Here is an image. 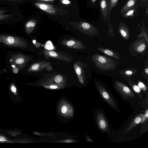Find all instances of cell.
<instances>
[{"label":"cell","instance_id":"14","mask_svg":"<svg viewBox=\"0 0 148 148\" xmlns=\"http://www.w3.org/2000/svg\"><path fill=\"white\" fill-rule=\"evenodd\" d=\"M139 5L138 4L135 7L122 14V17L124 18L130 19L135 18L138 14V9Z\"/></svg>","mask_w":148,"mask_h":148},{"label":"cell","instance_id":"34","mask_svg":"<svg viewBox=\"0 0 148 148\" xmlns=\"http://www.w3.org/2000/svg\"><path fill=\"white\" fill-rule=\"evenodd\" d=\"M6 141V139L5 137L2 136H0V141Z\"/></svg>","mask_w":148,"mask_h":148},{"label":"cell","instance_id":"37","mask_svg":"<svg viewBox=\"0 0 148 148\" xmlns=\"http://www.w3.org/2000/svg\"><path fill=\"white\" fill-rule=\"evenodd\" d=\"M87 140L88 141L91 142H93V141L88 136L87 137Z\"/></svg>","mask_w":148,"mask_h":148},{"label":"cell","instance_id":"1","mask_svg":"<svg viewBox=\"0 0 148 148\" xmlns=\"http://www.w3.org/2000/svg\"><path fill=\"white\" fill-rule=\"evenodd\" d=\"M92 60L96 66L101 70H111L116 66L115 62L111 59L98 54L93 55Z\"/></svg>","mask_w":148,"mask_h":148},{"label":"cell","instance_id":"25","mask_svg":"<svg viewBox=\"0 0 148 148\" xmlns=\"http://www.w3.org/2000/svg\"><path fill=\"white\" fill-rule=\"evenodd\" d=\"M147 1L148 0H139V5L144 7L147 4Z\"/></svg>","mask_w":148,"mask_h":148},{"label":"cell","instance_id":"3","mask_svg":"<svg viewBox=\"0 0 148 148\" xmlns=\"http://www.w3.org/2000/svg\"><path fill=\"white\" fill-rule=\"evenodd\" d=\"M31 59L30 56L18 53L13 55L10 58V62L12 64V66L16 67L19 70L23 68Z\"/></svg>","mask_w":148,"mask_h":148},{"label":"cell","instance_id":"17","mask_svg":"<svg viewBox=\"0 0 148 148\" xmlns=\"http://www.w3.org/2000/svg\"><path fill=\"white\" fill-rule=\"evenodd\" d=\"M36 21L34 19L27 21L25 25V31L28 34H30L34 31L36 25Z\"/></svg>","mask_w":148,"mask_h":148},{"label":"cell","instance_id":"4","mask_svg":"<svg viewBox=\"0 0 148 148\" xmlns=\"http://www.w3.org/2000/svg\"><path fill=\"white\" fill-rule=\"evenodd\" d=\"M76 27L80 32L88 36L94 35L98 31L94 26L86 22H80L77 25Z\"/></svg>","mask_w":148,"mask_h":148},{"label":"cell","instance_id":"5","mask_svg":"<svg viewBox=\"0 0 148 148\" xmlns=\"http://www.w3.org/2000/svg\"><path fill=\"white\" fill-rule=\"evenodd\" d=\"M115 84L116 89L124 97L134 98L135 97L132 92L125 84L119 82H115Z\"/></svg>","mask_w":148,"mask_h":148},{"label":"cell","instance_id":"31","mask_svg":"<svg viewBox=\"0 0 148 148\" xmlns=\"http://www.w3.org/2000/svg\"><path fill=\"white\" fill-rule=\"evenodd\" d=\"M125 74L128 75H131L133 74V72L127 70L125 71Z\"/></svg>","mask_w":148,"mask_h":148},{"label":"cell","instance_id":"20","mask_svg":"<svg viewBox=\"0 0 148 148\" xmlns=\"http://www.w3.org/2000/svg\"><path fill=\"white\" fill-rule=\"evenodd\" d=\"M118 1V0H108L109 9L107 20H110L111 11L117 5Z\"/></svg>","mask_w":148,"mask_h":148},{"label":"cell","instance_id":"36","mask_svg":"<svg viewBox=\"0 0 148 148\" xmlns=\"http://www.w3.org/2000/svg\"><path fill=\"white\" fill-rule=\"evenodd\" d=\"M63 142L67 143H71L73 142V141L71 140H67L64 141Z\"/></svg>","mask_w":148,"mask_h":148},{"label":"cell","instance_id":"29","mask_svg":"<svg viewBox=\"0 0 148 148\" xmlns=\"http://www.w3.org/2000/svg\"><path fill=\"white\" fill-rule=\"evenodd\" d=\"M60 1L63 4L69 5L71 4L70 1L69 0H61Z\"/></svg>","mask_w":148,"mask_h":148},{"label":"cell","instance_id":"22","mask_svg":"<svg viewBox=\"0 0 148 148\" xmlns=\"http://www.w3.org/2000/svg\"><path fill=\"white\" fill-rule=\"evenodd\" d=\"M98 1L99 0H90V4L92 6V7L94 8H99L98 3Z\"/></svg>","mask_w":148,"mask_h":148},{"label":"cell","instance_id":"6","mask_svg":"<svg viewBox=\"0 0 148 148\" xmlns=\"http://www.w3.org/2000/svg\"><path fill=\"white\" fill-rule=\"evenodd\" d=\"M97 87L98 90L104 99L110 106L114 109H116V104L107 90L103 86L99 84H97Z\"/></svg>","mask_w":148,"mask_h":148},{"label":"cell","instance_id":"32","mask_svg":"<svg viewBox=\"0 0 148 148\" xmlns=\"http://www.w3.org/2000/svg\"><path fill=\"white\" fill-rule=\"evenodd\" d=\"M53 69L52 67L51 66V65H49L48 66L46 69L49 71H51Z\"/></svg>","mask_w":148,"mask_h":148},{"label":"cell","instance_id":"18","mask_svg":"<svg viewBox=\"0 0 148 148\" xmlns=\"http://www.w3.org/2000/svg\"><path fill=\"white\" fill-rule=\"evenodd\" d=\"M119 29L122 36L125 38H127L128 35L127 28L123 23L121 22L119 23Z\"/></svg>","mask_w":148,"mask_h":148},{"label":"cell","instance_id":"39","mask_svg":"<svg viewBox=\"0 0 148 148\" xmlns=\"http://www.w3.org/2000/svg\"><path fill=\"white\" fill-rule=\"evenodd\" d=\"M145 72L147 74H148V68H147L145 69Z\"/></svg>","mask_w":148,"mask_h":148},{"label":"cell","instance_id":"35","mask_svg":"<svg viewBox=\"0 0 148 148\" xmlns=\"http://www.w3.org/2000/svg\"><path fill=\"white\" fill-rule=\"evenodd\" d=\"M144 115L146 118L147 119L148 117V110L147 109Z\"/></svg>","mask_w":148,"mask_h":148},{"label":"cell","instance_id":"26","mask_svg":"<svg viewBox=\"0 0 148 148\" xmlns=\"http://www.w3.org/2000/svg\"><path fill=\"white\" fill-rule=\"evenodd\" d=\"M132 88L133 90L136 93H140L141 92L140 89L139 88L138 86L136 85H134L132 86Z\"/></svg>","mask_w":148,"mask_h":148},{"label":"cell","instance_id":"23","mask_svg":"<svg viewBox=\"0 0 148 148\" xmlns=\"http://www.w3.org/2000/svg\"><path fill=\"white\" fill-rule=\"evenodd\" d=\"M146 46L145 44H142L139 46L137 48L138 51L140 52L143 51L145 49Z\"/></svg>","mask_w":148,"mask_h":148},{"label":"cell","instance_id":"7","mask_svg":"<svg viewBox=\"0 0 148 148\" xmlns=\"http://www.w3.org/2000/svg\"><path fill=\"white\" fill-rule=\"evenodd\" d=\"M43 54L49 57L54 58L62 61L70 62L72 60L65 55L53 51L44 50L43 52Z\"/></svg>","mask_w":148,"mask_h":148},{"label":"cell","instance_id":"27","mask_svg":"<svg viewBox=\"0 0 148 148\" xmlns=\"http://www.w3.org/2000/svg\"><path fill=\"white\" fill-rule=\"evenodd\" d=\"M44 86L46 88L51 89H56L58 88V87L57 86L54 85H45Z\"/></svg>","mask_w":148,"mask_h":148},{"label":"cell","instance_id":"10","mask_svg":"<svg viewBox=\"0 0 148 148\" xmlns=\"http://www.w3.org/2000/svg\"><path fill=\"white\" fill-rule=\"evenodd\" d=\"M51 63L46 61H41L32 64L28 69L29 72L40 71L46 69L47 67L51 65Z\"/></svg>","mask_w":148,"mask_h":148},{"label":"cell","instance_id":"12","mask_svg":"<svg viewBox=\"0 0 148 148\" xmlns=\"http://www.w3.org/2000/svg\"><path fill=\"white\" fill-rule=\"evenodd\" d=\"M35 5L39 9L50 14H54L56 12V9L52 5L42 2H36Z\"/></svg>","mask_w":148,"mask_h":148},{"label":"cell","instance_id":"24","mask_svg":"<svg viewBox=\"0 0 148 148\" xmlns=\"http://www.w3.org/2000/svg\"><path fill=\"white\" fill-rule=\"evenodd\" d=\"M138 86L140 89L144 91H146L147 90V88L146 86L141 82H138Z\"/></svg>","mask_w":148,"mask_h":148},{"label":"cell","instance_id":"13","mask_svg":"<svg viewBox=\"0 0 148 148\" xmlns=\"http://www.w3.org/2000/svg\"><path fill=\"white\" fill-rule=\"evenodd\" d=\"M99 6L102 17L104 21H107L108 13V0H100Z\"/></svg>","mask_w":148,"mask_h":148},{"label":"cell","instance_id":"16","mask_svg":"<svg viewBox=\"0 0 148 148\" xmlns=\"http://www.w3.org/2000/svg\"><path fill=\"white\" fill-rule=\"evenodd\" d=\"M139 0H128L121 8L120 12L121 14L124 13L139 4Z\"/></svg>","mask_w":148,"mask_h":148},{"label":"cell","instance_id":"28","mask_svg":"<svg viewBox=\"0 0 148 148\" xmlns=\"http://www.w3.org/2000/svg\"><path fill=\"white\" fill-rule=\"evenodd\" d=\"M12 70L13 72L15 73H18L19 69L17 67L14 66H12Z\"/></svg>","mask_w":148,"mask_h":148},{"label":"cell","instance_id":"9","mask_svg":"<svg viewBox=\"0 0 148 148\" xmlns=\"http://www.w3.org/2000/svg\"><path fill=\"white\" fill-rule=\"evenodd\" d=\"M97 121L100 129L104 132H108L109 126L103 114L98 112L96 116Z\"/></svg>","mask_w":148,"mask_h":148},{"label":"cell","instance_id":"38","mask_svg":"<svg viewBox=\"0 0 148 148\" xmlns=\"http://www.w3.org/2000/svg\"><path fill=\"white\" fill-rule=\"evenodd\" d=\"M40 1H53L54 0H39Z\"/></svg>","mask_w":148,"mask_h":148},{"label":"cell","instance_id":"21","mask_svg":"<svg viewBox=\"0 0 148 148\" xmlns=\"http://www.w3.org/2000/svg\"><path fill=\"white\" fill-rule=\"evenodd\" d=\"M52 78L53 79L55 82L58 84L62 82L64 80L63 76L60 75H57L54 76Z\"/></svg>","mask_w":148,"mask_h":148},{"label":"cell","instance_id":"30","mask_svg":"<svg viewBox=\"0 0 148 148\" xmlns=\"http://www.w3.org/2000/svg\"><path fill=\"white\" fill-rule=\"evenodd\" d=\"M67 108L65 106H63L62 108L61 111L63 113H65L66 111Z\"/></svg>","mask_w":148,"mask_h":148},{"label":"cell","instance_id":"11","mask_svg":"<svg viewBox=\"0 0 148 148\" xmlns=\"http://www.w3.org/2000/svg\"><path fill=\"white\" fill-rule=\"evenodd\" d=\"M146 119V118L144 114H140L137 116L126 128L124 132V133H126L128 132L140 123H143Z\"/></svg>","mask_w":148,"mask_h":148},{"label":"cell","instance_id":"2","mask_svg":"<svg viewBox=\"0 0 148 148\" xmlns=\"http://www.w3.org/2000/svg\"><path fill=\"white\" fill-rule=\"evenodd\" d=\"M0 43L15 47L26 48L28 46L27 41L17 37L8 35H0Z\"/></svg>","mask_w":148,"mask_h":148},{"label":"cell","instance_id":"8","mask_svg":"<svg viewBox=\"0 0 148 148\" xmlns=\"http://www.w3.org/2000/svg\"><path fill=\"white\" fill-rule=\"evenodd\" d=\"M61 43L63 45L68 48L76 49H82L84 46L81 42L75 39H64L62 40Z\"/></svg>","mask_w":148,"mask_h":148},{"label":"cell","instance_id":"33","mask_svg":"<svg viewBox=\"0 0 148 148\" xmlns=\"http://www.w3.org/2000/svg\"><path fill=\"white\" fill-rule=\"evenodd\" d=\"M11 90L12 91L14 92H15L16 91V87L13 85L11 86Z\"/></svg>","mask_w":148,"mask_h":148},{"label":"cell","instance_id":"19","mask_svg":"<svg viewBox=\"0 0 148 148\" xmlns=\"http://www.w3.org/2000/svg\"><path fill=\"white\" fill-rule=\"evenodd\" d=\"M98 50L102 52L109 56H111L117 59H120V58L118 55L112 51L108 49L101 48H97Z\"/></svg>","mask_w":148,"mask_h":148},{"label":"cell","instance_id":"15","mask_svg":"<svg viewBox=\"0 0 148 148\" xmlns=\"http://www.w3.org/2000/svg\"><path fill=\"white\" fill-rule=\"evenodd\" d=\"M74 68L79 82L82 84H83L84 79L82 69L77 62L74 64Z\"/></svg>","mask_w":148,"mask_h":148}]
</instances>
